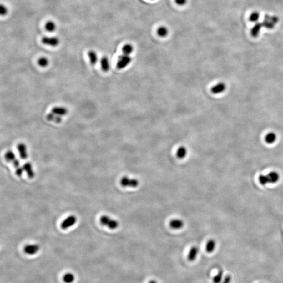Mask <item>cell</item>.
<instances>
[{
	"instance_id": "cell-27",
	"label": "cell",
	"mask_w": 283,
	"mask_h": 283,
	"mask_svg": "<svg viewBox=\"0 0 283 283\" xmlns=\"http://www.w3.org/2000/svg\"><path fill=\"white\" fill-rule=\"evenodd\" d=\"M8 8L5 5H1V9H0V13L1 15H5L8 13Z\"/></svg>"
},
{
	"instance_id": "cell-29",
	"label": "cell",
	"mask_w": 283,
	"mask_h": 283,
	"mask_svg": "<svg viewBox=\"0 0 283 283\" xmlns=\"http://www.w3.org/2000/svg\"><path fill=\"white\" fill-rule=\"evenodd\" d=\"M175 1L178 5H183L186 4L187 0H175Z\"/></svg>"
},
{
	"instance_id": "cell-5",
	"label": "cell",
	"mask_w": 283,
	"mask_h": 283,
	"mask_svg": "<svg viewBox=\"0 0 283 283\" xmlns=\"http://www.w3.org/2000/svg\"><path fill=\"white\" fill-rule=\"evenodd\" d=\"M120 184L124 187H136L139 185V181L136 179L129 178L124 176L120 180Z\"/></svg>"
},
{
	"instance_id": "cell-17",
	"label": "cell",
	"mask_w": 283,
	"mask_h": 283,
	"mask_svg": "<svg viewBox=\"0 0 283 283\" xmlns=\"http://www.w3.org/2000/svg\"><path fill=\"white\" fill-rule=\"evenodd\" d=\"M46 119L49 121L53 122L56 123H61L63 120L62 117L56 115L52 112L47 114L46 115Z\"/></svg>"
},
{
	"instance_id": "cell-20",
	"label": "cell",
	"mask_w": 283,
	"mask_h": 283,
	"mask_svg": "<svg viewBox=\"0 0 283 283\" xmlns=\"http://www.w3.org/2000/svg\"><path fill=\"white\" fill-rule=\"evenodd\" d=\"M187 154V150L184 146H180L177 150L176 155L178 159H184L186 157Z\"/></svg>"
},
{
	"instance_id": "cell-11",
	"label": "cell",
	"mask_w": 283,
	"mask_h": 283,
	"mask_svg": "<svg viewBox=\"0 0 283 283\" xmlns=\"http://www.w3.org/2000/svg\"><path fill=\"white\" fill-rule=\"evenodd\" d=\"M226 87V85L225 83H217V84H215V86H213L211 88V91L212 93L218 94L223 93L225 90Z\"/></svg>"
},
{
	"instance_id": "cell-1",
	"label": "cell",
	"mask_w": 283,
	"mask_h": 283,
	"mask_svg": "<svg viewBox=\"0 0 283 283\" xmlns=\"http://www.w3.org/2000/svg\"><path fill=\"white\" fill-rule=\"evenodd\" d=\"M5 159L8 162L11 163L13 164L15 169V173L16 175L18 177H21L23 174V168L20 165V161L16 158V155L14 153L12 150H8L6 153L5 156Z\"/></svg>"
},
{
	"instance_id": "cell-10",
	"label": "cell",
	"mask_w": 283,
	"mask_h": 283,
	"mask_svg": "<svg viewBox=\"0 0 283 283\" xmlns=\"http://www.w3.org/2000/svg\"><path fill=\"white\" fill-rule=\"evenodd\" d=\"M51 112L54 113L56 115H59L60 117H63L67 115L68 113V110L66 108L61 106H56L54 107L52 109Z\"/></svg>"
},
{
	"instance_id": "cell-22",
	"label": "cell",
	"mask_w": 283,
	"mask_h": 283,
	"mask_svg": "<svg viewBox=\"0 0 283 283\" xmlns=\"http://www.w3.org/2000/svg\"><path fill=\"white\" fill-rule=\"evenodd\" d=\"M45 28L46 30L49 32H53L56 30V25L55 24V22H53L52 21H49L46 23L45 25Z\"/></svg>"
},
{
	"instance_id": "cell-7",
	"label": "cell",
	"mask_w": 283,
	"mask_h": 283,
	"mask_svg": "<svg viewBox=\"0 0 283 283\" xmlns=\"http://www.w3.org/2000/svg\"><path fill=\"white\" fill-rule=\"evenodd\" d=\"M42 43L45 45L51 47H56L59 44L60 41L57 37L44 36L42 39Z\"/></svg>"
},
{
	"instance_id": "cell-12",
	"label": "cell",
	"mask_w": 283,
	"mask_h": 283,
	"mask_svg": "<svg viewBox=\"0 0 283 283\" xmlns=\"http://www.w3.org/2000/svg\"><path fill=\"white\" fill-rule=\"evenodd\" d=\"M23 170L26 172L28 178L32 179L35 177V172L33 168V166L30 162H26L23 166Z\"/></svg>"
},
{
	"instance_id": "cell-28",
	"label": "cell",
	"mask_w": 283,
	"mask_h": 283,
	"mask_svg": "<svg viewBox=\"0 0 283 283\" xmlns=\"http://www.w3.org/2000/svg\"><path fill=\"white\" fill-rule=\"evenodd\" d=\"M232 277L230 275H226L222 280V283H231Z\"/></svg>"
},
{
	"instance_id": "cell-14",
	"label": "cell",
	"mask_w": 283,
	"mask_h": 283,
	"mask_svg": "<svg viewBox=\"0 0 283 283\" xmlns=\"http://www.w3.org/2000/svg\"><path fill=\"white\" fill-rule=\"evenodd\" d=\"M184 225V222L183 220L179 219H173L169 222V226L174 229H180Z\"/></svg>"
},
{
	"instance_id": "cell-25",
	"label": "cell",
	"mask_w": 283,
	"mask_h": 283,
	"mask_svg": "<svg viewBox=\"0 0 283 283\" xmlns=\"http://www.w3.org/2000/svg\"><path fill=\"white\" fill-rule=\"evenodd\" d=\"M133 51V46L130 44H126L122 48V52L123 54L126 55H129Z\"/></svg>"
},
{
	"instance_id": "cell-19",
	"label": "cell",
	"mask_w": 283,
	"mask_h": 283,
	"mask_svg": "<svg viewBox=\"0 0 283 283\" xmlns=\"http://www.w3.org/2000/svg\"><path fill=\"white\" fill-rule=\"evenodd\" d=\"M277 136L276 134L274 132H270L267 133L265 138V141L267 144H273L276 140Z\"/></svg>"
},
{
	"instance_id": "cell-30",
	"label": "cell",
	"mask_w": 283,
	"mask_h": 283,
	"mask_svg": "<svg viewBox=\"0 0 283 283\" xmlns=\"http://www.w3.org/2000/svg\"><path fill=\"white\" fill-rule=\"evenodd\" d=\"M149 283H157V282L155 280H150V281H149Z\"/></svg>"
},
{
	"instance_id": "cell-3",
	"label": "cell",
	"mask_w": 283,
	"mask_h": 283,
	"mask_svg": "<svg viewBox=\"0 0 283 283\" xmlns=\"http://www.w3.org/2000/svg\"><path fill=\"white\" fill-rule=\"evenodd\" d=\"M100 222L102 225L107 226L112 230L115 229L119 226L118 221L107 215H102L100 219Z\"/></svg>"
},
{
	"instance_id": "cell-18",
	"label": "cell",
	"mask_w": 283,
	"mask_h": 283,
	"mask_svg": "<svg viewBox=\"0 0 283 283\" xmlns=\"http://www.w3.org/2000/svg\"><path fill=\"white\" fill-rule=\"evenodd\" d=\"M215 246H216V242L214 240H209L208 241L205 246V250L208 253H212L215 251Z\"/></svg>"
},
{
	"instance_id": "cell-9",
	"label": "cell",
	"mask_w": 283,
	"mask_h": 283,
	"mask_svg": "<svg viewBox=\"0 0 283 283\" xmlns=\"http://www.w3.org/2000/svg\"><path fill=\"white\" fill-rule=\"evenodd\" d=\"M18 150L20 155L21 159L23 160H25L28 159V148L26 144L23 143H21L18 145Z\"/></svg>"
},
{
	"instance_id": "cell-8",
	"label": "cell",
	"mask_w": 283,
	"mask_h": 283,
	"mask_svg": "<svg viewBox=\"0 0 283 283\" xmlns=\"http://www.w3.org/2000/svg\"><path fill=\"white\" fill-rule=\"evenodd\" d=\"M40 250V246L38 244H28L24 248V252L26 254L32 255L38 252Z\"/></svg>"
},
{
	"instance_id": "cell-16",
	"label": "cell",
	"mask_w": 283,
	"mask_h": 283,
	"mask_svg": "<svg viewBox=\"0 0 283 283\" xmlns=\"http://www.w3.org/2000/svg\"><path fill=\"white\" fill-rule=\"evenodd\" d=\"M88 56L89 57V61H90L91 65L94 66L97 63L99 58H98L97 53L95 51H94V50L89 51L88 53Z\"/></svg>"
},
{
	"instance_id": "cell-15",
	"label": "cell",
	"mask_w": 283,
	"mask_h": 283,
	"mask_svg": "<svg viewBox=\"0 0 283 283\" xmlns=\"http://www.w3.org/2000/svg\"><path fill=\"white\" fill-rule=\"evenodd\" d=\"M199 249L198 247L194 246L191 247L190 252L188 254V260L190 261H194L197 257L198 254L199 253Z\"/></svg>"
},
{
	"instance_id": "cell-4",
	"label": "cell",
	"mask_w": 283,
	"mask_h": 283,
	"mask_svg": "<svg viewBox=\"0 0 283 283\" xmlns=\"http://www.w3.org/2000/svg\"><path fill=\"white\" fill-rule=\"evenodd\" d=\"M132 58L129 55H126L124 54L122 55L119 57L118 59L117 62V67L119 69H123L126 68L129 63H131Z\"/></svg>"
},
{
	"instance_id": "cell-24",
	"label": "cell",
	"mask_w": 283,
	"mask_h": 283,
	"mask_svg": "<svg viewBox=\"0 0 283 283\" xmlns=\"http://www.w3.org/2000/svg\"><path fill=\"white\" fill-rule=\"evenodd\" d=\"M37 63L41 67L45 68L48 66L49 60L45 57H41L37 60Z\"/></svg>"
},
{
	"instance_id": "cell-6",
	"label": "cell",
	"mask_w": 283,
	"mask_h": 283,
	"mask_svg": "<svg viewBox=\"0 0 283 283\" xmlns=\"http://www.w3.org/2000/svg\"><path fill=\"white\" fill-rule=\"evenodd\" d=\"M77 219L76 216L73 215H70L65 219L61 223V228L63 230H66L76 223Z\"/></svg>"
},
{
	"instance_id": "cell-23",
	"label": "cell",
	"mask_w": 283,
	"mask_h": 283,
	"mask_svg": "<svg viewBox=\"0 0 283 283\" xmlns=\"http://www.w3.org/2000/svg\"><path fill=\"white\" fill-rule=\"evenodd\" d=\"M223 276V271L221 270H219L217 274L213 277L212 281L214 283H221L222 281Z\"/></svg>"
},
{
	"instance_id": "cell-26",
	"label": "cell",
	"mask_w": 283,
	"mask_h": 283,
	"mask_svg": "<svg viewBox=\"0 0 283 283\" xmlns=\"http://www.w3.org/2000/svg\"><path fill=\"white\" fill-rule=\"evenodd\" d=\"M168 31L166 28L162 26L157 30V34L160 37H165L168 34Z\"/></svg>"
},
{
	"instance_id": "cell-21",
	"label": "cell",
	"mask_w": 283,
	"mask_h": 283,
	"mask_svg": "<svg viewBox=\"0 0 283 283\" xmlns=\"http://www.w3.org/2000/svg\"><path fill=\"white\" fill-rule=\"evenodd\" d=\"M63 281L65 283H73L75 280L74 274L71 273H67L63 275Z\"/></svg>"
},
{
	"instance_id": "cell-13",
	"label": "cell",
	"mask_w": 283,
	"mask_h": 283,
	"mask_svg": "<svg viewBox=\"0 0 283 283\" xmlns=\"http://www.w3.org/2000/svg\"><path fill=\"white\" fill-rule=\"evenodd\" d=\"M100 66L101 69L104 72H108L109 71L111 68L110 60L106 56H104L101 59Z\"/></svg>"
},
{
	"instance_id": "cell-2",
	"label": "cell",
	"mask_w": 283,
	"mask_h": 283,
	"mask_svg": "<svg viewBox=\"0 0 283 283\" xmlns=\"http://www.w3.org/2000/svg\"><path fill=\"white\" fill-rule=\"evenodd\" d=\"M280 179V175L276 172H271L267 175H261L259 176V182L262 185L267 184H275Z\"/></svg>"
}]
</instances>
